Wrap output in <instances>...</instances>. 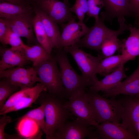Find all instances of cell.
<instances>
[{"instance_id":"cell-39","label":"cell","mask_w":139,"mask_h":139,"mask_svg":"<svg viewBox=\"0 0 139 139\" xmlns=\"http://www.w3.org/2000/svg\"><path fill=\"white\" fill-rule=\"evenodd\" d=\"M135 24L139 26V15L137 18V19L136 21L135 22Z\"/></svg>"},{"instance_id":"cell-13","label":"cell","mask_w":139,"mask_h":139,"mask_svg":"<svg viewBox=\"0 0 139 139\" xmlns=\"http://www.w3.org/2000/svg\"><path fill=\"white\" fill-rule=\"evenodd\" d=\"M91 126L77 118L68 121L55 133L53 139H84L92 130Z\"/></svg>"},{"instance_id":"cell-34","label":"cell","mask_w":139,"mask_h":139,"mask_svg":"<svg viewBox=\"0 0 139 139\" xmlns=\"http://www.w3.org/2000/svg\"><path fill=\"white\" fill-rule=\"evenodd\" d=\"M9 28L6 20L0 18V41L2 42Z\"/></svg>"},{"instance_id":"cell-23","label":"cell","mask_w":139,"mask_h":139,"mask_svg":"<svg viewBox=\"0 0 139 139\" xmlns=\"http://www.w3.org/2000/svg\"><path fill=\"white\" fill-rule=\"evenodd\" d=\"M23 47L24 56L28 61L32 63L33 67L53 57L40 44L30 46L24 44Z\"/></svg>"},{"instance_id":"cell-30","label":"cell","mask_w":139,"mask_h":139,"mask_svg":"<svg viewBox=\"0 0 139 139\" xmlns=\"http://www.w3.org/2000/svg\"><path fill=\"white\" fill-rule=\"evenodd\" d=\"M88 10L87 13L89 17L94 18L95 20L99 19L100 10L104 7L103 0H88Z\"/></svg>"},{"instance_id":"cell-40","label":"cell","mask_w":139,"mask_h":139,"mask_svg":"<svg viewBox=\"0 0 139 139\" xmlns=\"http://www.w3.org/2000/svg\"><path fill=\"white\" fill-rule=\"evenodd\" d=\"M30 3H31V4L33 2L34 0H27Z\"/></svg>"},{"instance_id":"cell-37","label":"cell","mask_w":139,"mask_h":139,"mask_svg":"<svg viewBox=\"0 0 139 139\" xmlns=\"http://www.w3.org/2000/svg\"><path fill=\"white\" fill-rule=\"evenodd\" d=\"M87 137L88 139H98L100 138L99 135L96 131L94 132L92 131Z\"/></svg>"},{"instance_id":"cell-27","label":"cell","mask_w":139,"mask_h":139,"mask_svg":"<svg viewBox=\"0 0 139 139\" xmlns=\"http://www.w3.org/2000/svg\"><path fill=\"white\" fill-rule=\"evenodd\" d=\"M36 108L31 110L22 116L20 119L28 118L34 121L45 134L46 133V121L43 104Z\"/></svg>"},{"instance_id":"cell-15","label":"cell","mask_w":139,"mask_h":139,"mask_svg":"<svg viewBox=\"0 0 139 139\" xmlns=\"http://www.w3.org/2000/svg\"><path fill=\"white\" fill-rule=\"evenodd\" d=\"M0 55V71L23 67L29 61L24 55L23 47L10 48L1 47Z\"/></svg>"},{"instance_id":"cell-7","label":"cell","mask_w":139,"mask_h":139,"mask_svg":"<svg viewBox=\"0 0 139 139\" xmlns=\"http://www.w3.org/2000/svg\"><path fill=\"white\" fill-rule=\"evenodd\" d=\"M32 4L58 24L77 19L72 14L69 2L59 0H34Z\"/></svg>"},{"instance_id":"cell-31","label":"cell","mask_w":139,"mask_h":139,"mask_svg":"<svg viewBox=\"0 0 139 139\" xmlns=\"http://www.w3.org/2000/svg\"><path fill=\"white\" fill-rule=\"evenodd\" d=\"M11 117L6 114L2 115L0 119V139H7L8 134L5 132V129L7 125L11 121Z\"/></svg>"},{"instance_id":"cell-29","label":"cell","mask_w":139,"mask_h":139,"mask_svg":"<svg viewBox=\"0 0 139 139\" xmlns=\"http://www.w3.org/2000/svg\"><path fill=\"white\" fill-rule=\"evenodd\" d=\"M1 43L4 45H9L13 48L22 47L24 44L21 37L9 27Z\"/></svg>"},{"instance_id":"cell-33","label":"cell","mask_w":139,"mask_h":139,"mask_svg":"<svg viewBox=\"0 0 139 139\" xmlns=\"http://www.w3.org/2000/svg\"><path fill=\"white\" fill-rule=\"evenodd\" d=\"M131 11L136 20L139 15V0H129Z\"/></svg>"},{"instance_id":"cell-8","label":"cell","mask_w":139,"mask_h":139,"mask_svg":"<svg viewBox=\"0 0 139 139\" xmlns=\"http://www.w3.org/2000/svg\"><path fill=\"white\" fill-rule=\"evenodd\" d=\"M65 107L73 115L91 126L98 124L88 101L85 90L79 92L68 98L64 102Z\"/></svg>"},{"instance_id":"cell-41","label":"cell","mask_w":139,"mask_h":139,"mask_svg":"<svg viewBox=\"0 0 139 139\" xmlns=\"http://www.w3.org/2000/svg\"><path fill=\"white\" fill-rule=\"evenodd\" d=\"M64 2H66V3H68L69 2V0H63V1Z\"/></svg>"},{"instance_id":"cell-11","label":"cell","mask_w":139,"mask_h":139,"mask_svg":"<svg viewBox=\"0 0 139 139\" xmlns=\"http://www.w3.org/2000/svg\"><path fill=\"white\" fill-rule=\"evenodd\" d=\"M75 20L72 19L62 24V32L59 48L76 44L89 30L90 28L83 22H77Z\"/></svg>"},{"instance_id":"cell-2","label":"cell","mask_w":139,"mask_h":139,"mask_svg":"<svg viewBox=\"0 0 139 139\" xmlns=\"http://www.w3.org/2000/svg\"><path fill=\"white\" fill-rule=\"evenodd\" d=\"M86 93L98 124L106 121L120 124L123 110L121 100L107 99L97 92L89 91Z\"/></svg>"},{"instance_id":"cell-24","label":"cell","mask_w":139,"mask_h":139,"mask_svg":"<svg viewBox=\"0 0 139 139\" xmlns=\"http://www.w3.org/2000/svg\"><path fill=\"white\" fill-rule=\"evenodd\" d=\"M122 63L124 64L121 54L105 57L100 61L97 74L105 76L114 71Z\"/></svg>"},{"instance_id":"cell-25","label":"cell","mask_w":139,"mask_h":139,"mask_svg":"<svg viewBox=\"0 0 139 139\" xmlns=\"http://www.w3.org/2000/svg\"><path fill=\"white\" fill-rule=\"evenodd\" d=\"M33 25L34 33L39 44L51 54L52 47L50 44L39 15L34 12Z\"/></svg>"},{"instance_id":"cell-26","label":"cell","mask_w":139,"mask_h":139,"mask_svg":"<svg viewBox=\"0 0 139 139\" xmlns=\"http://www.w3.org/2000/svg\"><path fill=\"white\" fill-rule=\"evenodd\" d=\"M118 35H114L106 39L100 48L102 55L105 57L113 55L117 51L120 52L122 41L117 38Z\"/></svg>"},{"instance_id":"cell-1","label":"cell","mask_w":139,"mask_h":139,"mask_svg":"<svg viewBox=\"0 0 139 139\" xmlns=\"http://www.w3.org/2000/svg\"><path fill=\"white\" fill-rule=\"evenodd\" d=\"M47 91L41 92L35 102L44 105L46 138L53 139L56 132L73 115L65 107L64 102L60 98L47 92Z\"/></svg>"},{"instance_id":"cell-3","label":"cell","mask_w":139,"mask_h":139,"mask_svg":"<svg viewBox=\"0 0 139 139\" xmlns=\"http://www.w3.org/2000/svg\"><path fill=\"white\" fill-rule=\"evenodd\" d=\"M104 19L101 17L95 20L93 26L76 44L79 47L85 48L101 51V45L107 38L114 35H119L128 30V25L125 23L124 17L118 18L119 28L117 30H111L105 25Z\"/></svg>"},{"instance_id":"cell-14","label":"cell","mask_w":139,"mask_h":139,"mask_svg":"<svg viewBox=\"0 0 139 139\" xmlns=\"http://www.w3.org/2000/svg\"><path fill=\"white\" fill-rule=\"evenodd\" d=\"M120 124L106 121L95 126L100 138L102 139H137L139 136L134 135Z\"/></svg>"},{"instance_id":"cell-18","label":"cell","mask_w":139,"mask_h":139,"mask_svg":"<svg viewBox=\"0 0 139 139\" xmlns=\"http://www.w3.org/2000/svg\"><path fill=\"white\" fill-rule=\"evenodd\" d=\"M124 64L122 63L111 73L105 76L102 80H98L89 87V91L97 92L101 91L105 93L115 88L127 77L124 69Z\"/></svg>"},{"instance_id":"cell-35","label":"cell","mask_w":139,"mask_h":139,"mask_svg":"<svg viewBox=\"0 0 139 139\" xmlns=\"http://www.w3.org/2000/svg\"><path fill=\"white\" fill-rule=\"evenodd\" d=\"M16 5H30L27 0H1Z\"/></svg>"},{"instance_id":"cell-5","label":"cell","mask_w":139,"mask_h":139,"mask_svg":"<svg viewBox=\"0 0 139 139\" xmlns=\"http://www.w3.org/2000/svg\"><path fill=\"white\" fill-rule=\"evenodd\" d=\"M57 64L52 57L33 67L48 92L61 98L65 96V91Z\"/></svg>"},{"instance_id":"cell-32","label":"cell","mask_w":139,"mask_h":139,"mask_svg":"<svg viewBox=\"0 0 139 139\" xmlns=\"http://www.w3.org/2000/svg\"><path fill=\"white\" fill-rule=\"evenodd\" d=\"M70 10L72 12H73L76 14L79 20V21L83 22L85 13L80 6L75 2L74 5L71 7H70Z\"/></svg>"},{"instance_id":"cell-21","label":"cell","mask_w":139,"mask_h":139,"mask_svg":"<svg viewBox=\"0 0 139 139\" xmlns=\"http://www.w3.org/2000/svg\"><path fill=\"white\" fill-rule=\"evenodd\" d=\"M34 11L39 15L46 32L53 48H59L61 33L58 23L51 19L46 14L33 7Z\"/></svg>"},{"instance_id":"cell-19","label":"cell","mask_w":139,"mask_h":139,"mask_svg":"<svg viewBox=\"0 0 139 139\" xmlns=\"http://www.w3.org/2000/svg\"><path fill=\"white\" fill-rule=\"evenodd\" d=\"M128 25L130 34L126 39L121 41L120 49L124 64L129 60L135 59L139 56V28L131 24Z\"/></svg>"},{"instance_id":"cell-6","label":"cell","mask_w":139,"mask_h":139,"mask_svg":"<svg viewBox=\"0 0 139 139\" xmlns=\"http://www.w3.org/2000/svg\"><path fill=\"white\" fill-rule=\"evenodd\" d=\"M63 48L73 58L89 87L98 80L96 76L97 71L99 64L103 58L102 56H94L80 49L76 44Z\"/></svg>"},{"instance_id":"cell-20","label":"cell","mask_w":139,"mask_h":139,"mask_svg":"<svg viewBox=\"0 0 139 139\" xmlns=\"http://www.w3.org/2000/svg\"><path fill=\"white\" fill-rule=\"evenodd\" d=\"M44 91H47V88L43 83L40 82L33 87L28 88L25 93L14 106L5 110L0 115L30 107L36 101L41 93Z\"/></svg>"},{"instance_id":"cell-9","label":"cell","mask_w":139,"mask_h":139,"mask_svg":"<svg viewBox=\"0 0 139 139\" xmlns=\"http://www.w3.org/2000/svg\"><path fill=\"white\" fill-rule=\"evenodd\" d=\"M0 78L7 79L20 89L33 87L37 82L41 83L33 67L26 68L18 67L0 71Z\"/></svg>"},{"instance_id":"cell-38","label":"cell","mask_w":139,"mask_h":139,"mask_svg":"<svg viewBox=\"0 0 139 139\" xmlns=\"http://www.w3.org/2000/svg\"><path fill=\"white\" fill-rule=\"evenodd\" d=\"M137 135L139 136V123L137 125L136 128Z\"/></svg>"},{"instance_id":"cell-36","label":"cell","mask_w":139,"mask_h":139,"mask_svg":"<svg viewBox=\"0 0 139 139\" xmlns=\"http://www.w3.org/2000/svg\"><path fill=\"white\" fill-rule=\"evenodd\" d=\"M75 2L82 7L85 14L87 13L88 10V0H75Z\"/></svg>"},{"instance_id":"cell-22","label":"cell","mask_w":139,"mask_h":139,"mask_svg":"<svg viewBox=\"0 0 139 139\" xmlns=\"http://www.w3.org/2000/svg\"><path fill=\"white\" fill-rule=\"evenodd\" d=\"M33 11L34 8L30 5H16L0 0V18L9 19Z\"/></svg>"},{"instance_id":"cell-4","label":"cell","mask_w":139,"mask_h":139,"mask_svg":"<svg viewBox=\"0 0 139 139\" xmlns=\"http://www.w3.org/2000/svg\"><path fill=\"white\" fill-rule=\"evenodd\" d=\"M58 50L54 59L59 66L65 96L69 98L85 90L89 85L83 77L78 74L71 65L67 53L63 48Z\"/></svg>"},{"instance_id":"cell-16","label":"cell","mask_w":139,"mask_h":139,"mask_svg":"<svg viewBox=\"0 0 139 139\" xmlns=\"http://www.w3.org/2000/svg\"><path fill=\"white\" fill-rule=\"evenodd\" d=\"M105 11L101 13L105 20L111 23L115 18L132 15L129 0H103Z\"/></svg>"},{"instance_id":"cell-10","label":"cell","mask_w":139,"mask_h":139,"mask_svg":"<svg viewBox=\"0 0 139 139\" xmlns=\"http://www.w3.org/2000/svg\"><path fill=\"white\" fill-rule=\"evenodd\" d=\"M121 101L123 110L120 125L131 133L137 135L136 128L139 123V98L129 96Z\"/></svg>"},{"instance_id":"cell-17","label":"cell","mask_w":139,"mask_h":139,"mask_svg":"<svg viewBox=\"0 0 139 139\" xmlns=\"http://www.w3.org/2000/svg\"><path fill=\"white\" fill-rule=\"evenodd\" d=\"M120 94L139 98V65L130 76L103 96L114 97Z\"/></svg>"},{"instance_id":"cell-28","label":"cell","mask_w":139,"mask_h":139,"mask_svg":"<svg viewBox=\"0 0 139 139\" xmlns=\"http://www.w3.org/2000/svg\"><path fill=\"white\" fill-rule=\"evenodd\" d=\"M0 81V109L4 105L9 97L19 90L20 88L12 84L7 79H1Z\"/></svg>"},{"instance_id":"cell-12","label":"cell","mask_w":139,"mask_h":139,"mask_svg":"<svg viewBox=\"0 0 139 139\" xmlns=\"http://www.w3.org/2000/svg\"><path fill=\"white\" fill-rule=\"evenodd\" d=\"M32 13L21 14L9 19H5L9 27L20 37L25 38L29 43H36Z\"/></svg>"}]
</instances>
